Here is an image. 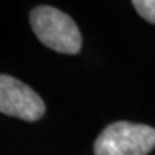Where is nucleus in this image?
<instances>
[{"mask_svg": "<svg viewBox=\"0 0 155 155\" xmlns=\"http://www.w3.org/2000/svg\"><path fill=\"white\" fill-rule=\"evenodd\" d=\"M30 26L45 46L59 53L76 55L82 48V35L76 23L56 7H35L30 12Z\"/></svg>", "mask_w": 155, "mask_h": 155, "instance_id": "f257e3e1", "label": "nucleus"}, {"mask_svg": "<svg viewBox=\"0 0 155 155\" xmlns=\"http://www.w3.org/2000/svg\"><path fill=\"white\" fill-rule=\"evenodd\" d=\"M155 147V129L144 124L114 122L99 134L95 155H148Z\"/></svg>", "mask_w": 155, "mask_h": 155, "instance_id": "f03ea898", "label": "nucleus"}, {"mask_svg": "<svg viewBox=\"0 0 155 155\" xmlns=\"http://www.w3.org/2000/svg\"><path fill=\"white\" fill-rule=\"evenodd\" d=\"M43 99L26 83L9 75H0V112L28 122L45 115Z\"/></svg>", "mask_w": 155, "mask_h": 155, "instance_id": "7ed1b4c3", "label": "nucleus"}, {"mask_svg": "<svg viewBox=\"0 0 155 155\" xmlns=\"http://www.w3.org/2000/svg\"><path fill=\"white\" fill-rule=\"evenodd\" d=\"M132 6L147 22L155 25V0H134Z\"/></svg>", "mask_w": 155, "mask_h": 155, "instance_id": "20e7f679", "label": "nucleus"}]
</instances>
